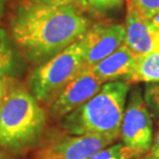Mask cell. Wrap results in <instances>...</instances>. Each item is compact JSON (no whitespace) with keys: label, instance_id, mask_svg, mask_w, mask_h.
Masks as SVG:
<instances>
[{"label":"cell","instance_id":"cell-1","mask_svg":"<svg viewBox=\"0 0 159 159\" xmlns=\"http://www.w3.org/2000/svg\"><path fill=\"white\" fill-rule=\"evenodd\" d=\"M90 26V20L75 6L29 2L16 11L11 36L27 61L37 66L81 39Z\"/></svg>","mask_w":159,"mask_h":159},{"label":"cell","instance_id":"cell-2","mask_svg":"<svg viewBox=\"0 0 159 159\" xmlns=\"http://www.w3.org/2000/svg\"><path fill=\"white\" fill-rule=\"evenodd\" d=\"M48 115L28 89L14 86L0 103V151L21 155L39 147Z\"/></svg>","mask_w":159,"mask_h":159},{"label":"cell","instance_id":"cell-3","mask_svg":"<svg viewBox=\"0 0 159 159\" xmlns=\"http://www.w3.org/2000/svg\"><path fill=\"white\" fill-rule=\"evenodd\" d=\"M129 90V82L106 83L90 100L64 117L60 126L70 134L102 135L115 142L121 135Z\"/></svg>","mask_w":159,"mask_h":159},{"label":"cell","instance_id":"cell-4","mask_svg":"<svg viewBox=\"0 0 159 159\" xmlns=\"http://www.w3.org/2000/svg\"><path fill=\"white\" fill-rule=\"evenodd\" d=\"M84 65V50L79 39L33 69L28 78L29 91L40 103L50 104Z\"/></svg>","mask_w":159,"mask_h":159},{"label":"cell","instance_id":"cell-5","mask_svg":"<svg viewBox=\"0 0 159 159\" xmlns=\"http://www.w3.org/2000/svg\"><path fill=\"white\" fill-rule=\"evenodd\" d=\"M120 136L124 145L141 155L151 148L153 142L152 116L147 109L139 87H134L129 91Z\"/></svg>","mask_w":159,"mask_h":159},{"label":"cell","instance_id":"cell-6","mask_svg":"<svg viewBox=\"0 0 159 159\" xmlns=\"http://www.w3.org/2000/svg\"><path fill=\"white\" fill-rule=\"evenodd\" d=\"M113 143L102 135L52 133L40 143L36 159H88Z\"/></svg>","mask_w":159,"mask_h":159},{"label":"cell","instance_id":"cell-7","mask_svg":"<svg viewBox=\"0 0 159 159\" xmlns=\"http://www.w3.org/2000/svg\"><path fill=\"white\" fill-rule=\"evenodd\" d=\"M103 83L96 77L93 68L84 65L79 74L62 89L49 104V115L61 121L64 117L90 100L99 91Z\"/></svg>","mask_w":159,"mask_h":159},{"label":"cell","instance_id":"cell-8","mask_svg":"<svg viewBox=\"0 0 159 159\" xmlns=\"http://www.w3.org/2000/svg\"><path fill=\"white\" fill-rule=\"evenodd\" d=\"M81 43L84 64L93 67L125 43V27L120 24H94L83 35Z\"/></svg>","mask_w":159,"mask_h":159},{"label":"cell","instance_id":"cell-9","mask_svg":"<svg viewBox=\"0 0 159 159\" xmlns=\"http://www.w3.org/2000/svg\"><path fill=\"white\" fill-rule=\"evenodd\" d=\"M136 57L127 44L124 43L115 52L101 60L93 66V71L102 83L122 81L126 79L129 82L133 69H134Z\"/></svg>","mask_w":159,"mask_h":159},{"label":"cell","instance_id":"cell-10","mask_svg":"<svg viewBox=\"0 0 159 159\" xmlns=\"http://www.w3.org/2000/svg\"><path fill=\"white\" fill-rule=\"evenodd\" d=\"M22 65L7 32L0 28V75L3 78H16L20 75Z\"/></svg>","mask_w":159,"mask_h":159},{"label":"cell","instance_id":"cell-11","mask_svg":"<svg viewBox=\"0 0 159 159\" xmlns=\"http://www.w3.org/2000/svg\"><path fill=\"white\" fill-rule=\"evenodd\" d=\"M159 82V50L138 57L129 83Z\"/></svg>","mask_w":159,"mask_h":159},{"label":"cell","instance_id":"cell-12","mask_svg":"<svg viewBox=\"0 0 159 159\" xmlns=\"http://www.w3.org/2000/svg\"><path fill=\"white\" fill-rule=\"evenodd\" d=\"M138 156H141V154L128 148L123 143H120V144L107 146L88 159H133Z\"/></svg>","mask_w":159,"mask_h":159},{"label":"cell","instance_id":"cell-13","mask_svg":"<svg viewBox=\"0 0 159 159\" xmlns=\"http://www.w3.org/2000/svg\"><path fill=\"white\" fill-rule=\"evenodd\" d=\"M126 5L150 21L159 11V0H126Z\"/></svg>","mask_w":159,"mask_h":159},{"label":"cell","instance_id":"cell-14","mask_svg":"<svg viewBox=\"0 0 159 159\" xmlns=\"http://www.w3.org/2000/svg\"><path fill=\"white\" fill-rule=\"evenodd\" d=\"M144 99L151 116L159 119V82L146 83Z\"/></svg>","mask_w":159,"mask_h":159},{"label":"cell","instance_id":"cell-15","mask_svg":"<svg viewBox=\"0 0 159 159\" xmlns=\"http://www.w3.org/2000/svg\"><path fill=\"white\" fill-rule=\"evenodd\" d=\"M29 2L36 4L51 5V6H75L79 9H87L89 7L86 0H29Z\"/></svg>","mask_w":159,"mask_h":159},{"label":"cell","instance_id":"cell-16","mask_svg":"<svg viewBox=\"0 0 159 159\" xmlns=\"http://www.w3.org/2000/svg\"><path fill=\"white\" fill-rule=\"evenodd\" d=\"M89 7H92L99 11H107L114 8H119L123 3V0H86Z\"/></svg>","mask_w":159,"mask_h":159},{"label":"cell","instance_id":"cell-17","mask_svg":"<svg viewBox=\"0 0 159 159\" xmlns=\"http://www.w3.org/2000/svg\"><path fill=\"white\" fill-rule=\"evenodd\" d=\"M145 157L146 159H159V127L157 129L154 141L152 142L151 148L149 150V154Z\"/></svg>","mask_w":159,"mask_h":159},{"label":"cell","instance_id":"cell-18","mask_svg":"<svg viewBox=\"0 0 159 159\" xmlns=\"http://www.w3.org/2000/svg\"><path fill=\"white\" fill-rule=\"evenodd\" d=\"M8 90H9V86H8L7 79L0 75V103L2 102L3 98H4L5 95L7 94Z\"/></svg>","mask_w":159,"mask_h":159},{"label":"cell","instance_id":"cell-19","mask_svg":"<svg viewBox=\"0 0 159 159\" xmlns=\"http://www.w3.org/2000/svg\"><path fill=\"white\" fill-rule=\"evenodd\" d=\"M0 159H24L21 156H18V155H12V154H8L6 152L0 151Z\"/></svg>","mask_w":159,"mask_h":159},{"label":"cell","instance_id":"cell-20","mask_svg":"<svg viewBox=\"0 0 159 159\" xmlns=\"http://www.w3.org/2000/svg\"><path fill=\"white\" fill-rule=\"evenodd\" d=\"M4 6H5V0H0V21L3 17V12H4Z\"/></svg>","mask_w":159,"mask_h":159},{"label":"cell","instance_id":"cell-21","mask_svg":"<svg viewBox=\"0 0 159 159\" xmlns=\"http://www.w3.org/2000/svg\"><path fill=\"white\" fill-rule=\"evenodd\" d=\"M133 159H146V157L143 156V155H141V156H138V157H135V158H133Z\"/></svg>","mask_w":159,"mask_h":159}]
</instances>
